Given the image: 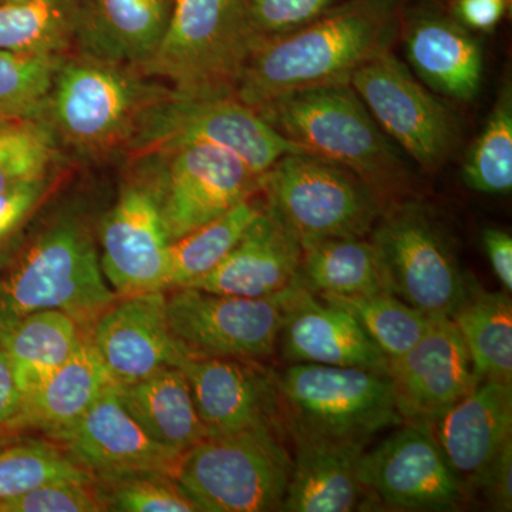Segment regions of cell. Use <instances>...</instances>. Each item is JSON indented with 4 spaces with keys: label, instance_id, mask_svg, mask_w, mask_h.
<instances>
[{
    "label": "cell",
    "instance_id": "6da1fadb",
    "mask_svg": "<svg viewBox=\"0 0 512 512\" xmlns=\"http://www.w3.org/2000/svg\"><path fill=\"white\" fill-rule=\"evenodd\" d=\"M399 0H349L309 25L256 43L235 87L259 107L296 90L349 84L362 64L389 50Z\"/></svg>",
    "mask_w": 512,
    "mask_h": 512
},
{
    "label": "cell",
    "instance_id": "7a4b0ae2",
    "mask_svg": "<svg viewBox=\"0 0 512 512\" xmlns=\"http://www.w3.org/2000/svg\"><path fill=\"white\" fill-rule=\"evenodd\" d=\"M256 111L308 153L348 168L379 197L406 181L407 168L397 147L350 83L296 90Z\"/></svg>",
    "mask_w": 512,
    "mask_h": 512
},
{
    "label": "cell",
    "instance_id": "3957f363",
    "mask_svg": "<svg viewBox=\"0 0 512 512\" xmlns=\"http://www.w3.org/2000/svg\"><path fill=\"white\" fill-rule=\"evenodd\" d=\"M119 299L104 281L89 232L59 221L0 276V332L30 313L60 311L89 333Z\"/></svg>",
    "mask_w": 512,
    "mask_h": 512
},
{
    "label": "cell",
    "instance_id": "277c9868",
    "mask_svg": "<svg viewBox=\"0 0 512 512\" xmlns=\"http://www.w3.org/2000/svg\"><path fill=\"white\" fill-rule=\"evenodd\" d=\"M205 144L234 154L261 177L284 156L308 153L235 94L167 90L143 111L128 150L137 158Z\"/></svg>",
    "mask_w": 512,
    "mask_h": 512
},
{
    "label": "cell",
    "instance_id": "5b68a950",
    "mask_svg": "<svg viewBox=\"0 0 512 512\" xmlns=\"http://www.w3.org/2000/svg\"><path fill=\"white\" fill-rule=\"evenodd\" d=\"M261 40L245 0H174L154 55L140 67L183 94H234Z\"/></svg>",
    "mask_w": 512,
    "mask_h": 512
},
{
    "label": "cell",
    "instance_id": "8992f818",
    "mask_svg": "<svg viewBox=\"0 0 512 512\" xmlns=\"http://www.w3.org/2000/svg\"><path fill=\"white\" fill-rule=\"evenodd\" d=\"M281 431L211 436L185 451L174 477L204 512L281 511L293 460Z\"/></svg>",
    "mask_w": 512,
    "mask_h": 512
},
{
    "label": "cell",
    "instance_id": "52a82bcc",
    "mask_svg": "<svg viewBox=\"0 0 512 512\" xmlns=\"http://www.w3.org/2000/svg\"><path fill=\"white\" fill-rule=\"evenodd\" d=\"M286 433L369 441L403 423L389 372L292 363L276 376Z\"/></svg>",
    "mask_w": 512,
    "mask_h": 512
},
{
    "label": "cell",
    "instance_id": "ba28073f",
    "mask_svg": "<svg viewBox=\"0 0 512 512\" xmlns=\"http://www.w3.org/2000/svg\"><path fill=\"white\" fill-rule=\"evenodd\" d=\"M272 214L301 245L365 238L382 215L372 188L342 165L312 153L288 154L261 175Z\"/></svg>",
    "mask_w": 512,
    "mask_h": 512
},
{
    "label": "cell",
    "instance_id": "9c48e42d",
    "mask_svg": "<svg viewBox=\"0 0 512 512\" xmlns=\"http://www.w3.org/2000/svg\"><path fill=\"white\" fill-rule=\"evenodd\" d=\"M384 291L430 318H448L467 298L473 279L461 269L450 238L416 202L383 211L372 232Z\"/></svg>",
    "mask_w": 512,
    "mask_h": 512
},
{
    "label": "cell",
    "instance_id": "30bf717a",
    "mask_svg": "<svg viewBox=\"0 0 512 512\" xmlns=\"http://www.w3.org/2000/svg\"><path fill=\"white\" fill-rule=\"evenodd\" d=\"M164 92L141 82L127 66L83 56L60 63L46 116L70 146L103 153L127 144L143 111Z\"/></svg>",
    "mask_w": 512,
    "mask_h": 512
},
{
    "label": "cell",
    "instance_id": "8fae6325",
    "mask_svg": "<svg viewBox=\"0 0 512 512\" xmlns=\"http://www.w3.org/2000/svg\"><path fill=\"white\" fill-rule=\"evenodd\" d=\"M350 86L386 136L424 170H439L456 150L453 113L390 50L362 64Z\"/></svg>",
    "mask_w": 512,
    "mask_h": 512
},
{
    "label": "cell",
    "instance_id": "7c38bea8",
    "mask_svg": "<svg viewBox=\"0 0 512 512\" xmlns=\"http://www.w3.org/2000/svg\"><path fill=\"white\" fill-rule=\"evenodd\" d=\"M170 242L217 220L261 190V177L222 148L195 144L144 157Z\"/></svg>",
    "mask_w": 512,
    "mask_h": 512
},
{
    "label": "cell",
    "instance_id": "4fadbf2b",
    "mask_svg": "<svg viewBox=\"0 0 512 512\" xmlns=\"http://www.w3.org/2000/svg\"><path fill=\"white\" fill-rule=\"evenodd\" d=\"M173 291L167 296L168 323L191 355L245 362L274 355L284 323L282 293L242 298L195 288Z\"/></svg>",
    "mask_w": 512,
    "mask_h": 512
},
{
    "label": "cell",
    "instance_id": "5bb4252c",
    "mask_svg": "<svg viewBox=\"0 0 512 512\" xmlns=\"http://www.w3.org/2000/svg\"><path fill=\"white\" fill-rule=\"evenodd\" d=\"M367 505L400 511H456L468 491L458 480L429 423H406L359 463Z\"/></svg>",
    "mask_w": 512,
    "mask_h": 512
},
{
    "label": "cell",
    "instance_id": "9a60e30c",
    "mask_svg": "<svg viewBox=\"0 0 512 512\" xmlns=\"http://www.w3.org/2000/svg\"><path fill=\"white\" fill-rule=\"evenodd\" d=\"M101 269L120 298L168 291L170 238L147 178L128 184L100 229Z\"/></svg>",
    "mask_w": 512,
    "mask_h": 512
},
{
    "label": "cell",
    "instance_id": "2e32d148",
    "mask_svg": "<svg viewBox=\"0 0 512 512\" xmlns=\"http://www.w3.org/2000/svg\"><path fill=\"white\" fill-rule=\"evenodd\" d=\"M101 483L143 474H171L181 456L156 443L107 387L83 416L52 434Z\"/></svg>",
    "mask_w": 512,
    "mask_h": 512
},
{
    "label": "cell",
    "instance_id": "e0dca14e",
    "mask_svg": "<svg viewBox=\"0 0 512 512\" xmlns=\"http://www.w3.org/2000/svg\"><path fill=\"white\" fill-rule=\"evenodd\" d=\"M208 437L254 429L286 431L276 375L255 362L185 353L178 363Z\"/></svg>",
    "mask_w": 512,
    "mask_h": 512
},
{
    "label": "cell",
    "instance_id": "ac0fdd59",
    "mask_svg": "<svg viewBox=\"0 0 512 512\" xmlns=\"http://www.w3.org/2000/svg\"><path fill=\"white\" fill-rule=\"evenodd\" d=\"M389 375L404 423H433L480 383L464 340L448 318H434L416 346L390 360Z\"/></svg>",
    "mask_w": 512,
    "mask_h": 512
},
{
    "label": "cell",
    "instance_id": "d6986e66",
    "mask_svg": "<svg viewBox=\"0 0 512 512\" xmlns=\"http://www.w3.org/2000/svg\"><path fill=\"white\" fill-rule=\"evenodd\" d=\"M87 336L116 384L177 367L187 353L171 332L164 292L123 296L94 322Z\"/></svg>",
    "mask_w": 512,
    "mask_h": 512
},
{
    "label": "cell",
    "instance_id": "ffe728a7",
    "mask_svg": "<svg viewBox=\"0 0 512 512\" xmlns=\"http://www.w3.org/2000/svg\"><path fill=\"white\" fill-rule=\"evenodd\" d=\"M281 296L284 323L278 348L286 362L389 372V360L352 313L323 301L301 278Z\"/></svg>",
    "mask_w": 512,
    "mask_h": 512
},
{
    "label": "cell",
    "instance_id": "44dd1931",
    "mask_svg": "<svg viewBox=\"0 0 512 512\" xmlns=\"http://www.w3.org/2000/svg\"><path fill=\"white\" fill-rule=\"evenodd\" d=\"M301 266V242L264 205L220 264L187 288L272 298L299 281Z\"/></svg>",
    "mask_w": 512,
    "mask_h": 512
},
{
    "label": "cell",
    "instance_id": "7402d4cb",
    "mask_svg": "<svg viewBox=\"0 0 512 512\" xmlns=\"http://www.w3.org/2000/svg\"><path fill=\"white\" fill-rule=\"evenodd\" d=\"M429 424L451 470L470 494L512 440V384L483 380Z\"/></svg>",
    "mask_w": 512,
    "mask_h": 512
},
{
    "label": "cell",
    "instance_id": "603a6c76",
    "mask_svg": "<svg viewBox=\"0 0 512 512\" xmlns=\"http://www.w3.org/2000/svg\"><path fill=\"white\" fill-rule=\"evenodd\" d=\"M73 40L83 56L138 67L156 52L170 19V0H70Z\"/></svg>",
    "mask_w": 512,
    "mask_h": 512
},
{
    "label": "cell",
    "instance_id": "cb8c5ba5",
    "mask_svg": "<svg viewBox=\"0 0 512 512\" xmlns=\"http://www.w3.org/2000/svg\"><path fill=\"white\" fill-rule=\"evenodd\" d=\"M291 437L295 457L281 511L350 512L366 507L367 495L359 478L365 441Z\"/></svg>",
    "mask_w": 512,
    "mask_h": 512
},
{
    "label": "cell",
    "instance_id": "d4e9b609",
    "mask_svg": "<svg viewBox=\"0 0 512 512\" xmlns=\"http://www.w3.org/2000/svg\"><path fill=\"white\" fill-rule=\"evenodd\" d=\"M410 66L433 92L458 101L476 99L484 76L480 42L456 19L413 16L404 32Z\"/></svg>",
    "mask_w": 512,
    "mask_h": 512
},
{
    "label": "cell",
    "instance_id": "484cf974",
    "mask_svg": "<svg viewBox=\"0 0 512 512\" xmlns=\"http://www.w3.org/2000/svg\"><path fill=\"white\" fill-rule=\"evenodd\" d=\"M113 383L86 335L62 366L26 394L8 429H39L52 436L83 416Z\"/></svg>",
    "mask_w": 512,
    "mask_h": 512
},
{
    "label": "cell",
    "instance_id": "4316f807",
    "mask_svg": "<svg viewBox=\"0 0 512 512\" xmlns=\"http://www.w3.org/2000/svg\"><path fill=\"white\" fill-rule=\"evenodd\" d=\"M117 392L148 436L178 456L207 439L190 384L178 367H165L138 382L117 384Z\"/></svg>",
    "mask_w": 512,
    "mask_h": 512
},
{
    "label": "cell",
    "instance_id": "83f0119b",
    "mask_svg": "<svg viewBox=\"0 0 512 512\" xmlns=\"http://www.w3.org/2000/svg\"><path fill=\"white\" fill-rule=\"evenodd\" d=\"M86 335L66 313L40 311L3 329L0 349L12 360L26 396L79 349Z\"/></svg>",
    "mask_w": 512,
    "mask_h": 512
},
{
    "label": "cell",
    "instance_id": "f1b7e54d",
    "mask_svg": "<svg viewBox=\"0 0 512 512\" xmlns=\"http://www.w3.org/2000/svg\"><path fill=\"white\" fill-rule=\"evenodd\" d=\"M480 379L512 384V303L507 292L471 285L451 316Z\"/></svg>",
    "mask_w": 512,
    "mask_h": 512
},
{
    "label": "cell",
    "instance_id": "f546056e",
    "mask_svg": "<svg viewBox=\"0 0 512 512\" xmlns=\"http://www.w3.org/2000/svg\"><path fill=\"white\" fill-rule=\"evenodd\" d=\"M301 279L315 295H369L384 291L372 241L332 238L302 247Z\"/></svg>",
    "mask_w": 512,
    "mask_h": 512
},
{
    "label": "cell",
    "instance_id": "4dcf8cb0",
    "mask_svg": "<svg viewBox=\"0 0 512 512\" xmlns=\"http://www.w3.org/2000/svg\"><path fill=\"white\" fill-rule=\"evenodd\" d=\"M264 205L254 197L239 202L217 220L208 222L170 244L168 291L187 288L210 274L234 248L245 229Z\"/></svg>",
    "mask_w": 512,
    "mask_h": 512
},
{
    "label": "cell",
    "instance_id": "1f68e13d",
    "mask_svg": "<svg viewBox=\"0 0 512 512\" xmlns=\"http://www.w3.org/2000/svg\"><path fill=\"white\" fill-rule=\"evenodd\" d=\"M318 296L352 313L389 362L416 346L434 319L389 292Z\"/></svg>",
    "mask_w": 512,
    "mask_h": 512
},
{
    "label": "cell",
    "instance_id": "d6a6232c",
    "mask_svg": "<svg viewBox=\"0 0 512 512\" xmlns=\"http://www.w3.org/2000/svg\"><path fill=\"white\" fill-rule=\"evenodd\" d=\"M70 40V0H22L0 5V50L60 55Z\"/></svg>",
    "mask_w": 512,
    "mask_h": 512
},
{
    "label": "cell",
    "instance_id": "836d02e7",
    "mask_svg": "<svg viewBox=\"0 0 512 512\" xmlns=\"http://www.w3.org/2000/svg\"><path fill=\"white\" fill-rule=\"evenodd\" d=\"M463 180L480 194L505 195L512 190V87L498 94L480 136L468 151Z\"/></svg>",
    "mask_w": 512,
    "mask_h": 512
},
{
    "label": "cell",
    "instance_id": "e575fe53",
    "mask_svg": "<svg viewBox=\"0 0 512 512\" xmlns=\"http://www.w3.org/2000/svg\"><path fill=\"white\" fill-rule=\"evenodd\" d=\"M60 63L59 55L0 50V117L45 119Z\"/></svg>",
    "mask_w": 512,
    "mask_h": 512
},
{
    "label": "cell",
    "instance_id": "d590c367",
    "mask_svg": "<svg viewBox=\"0 0 512 512\" xmlns=\"http://www.w3.org/2000/svg\"><path fill=\"white\" fill-rule=\"evenodd\" d=\"M86 468L52 444L29 441L0 448V500L18 497L53 481L94 483Z\"/></svg>",
    "mask_w": 512,
    "mask_h": 512
},
{
    "label": "cell",
    "instance_id": "8d00e7d4",
    "mask_svg": "<svg viewBox=\"0 0 512 512\" xmlns=\"http://www.w3.org/2000/svg\"><path fill=\"white\" fill-rule=\"evenodd\" d=\"M55 131L39 119L0 117V192L46 177Z\"/></svg>",
    "mask_w": 512,
    "mask_h": 512
},
{
    "label": "cell",
    "instance_id": "74e56055",
    "mask_svg": "<svg viewBox=\"0 0 512 512\" xmlns=\"http://www.w3.org/2000/svg\"><path fill=\"white\" fill-rule=\"evenodd\" d=\"M107 510L123 512H194L197 505L171 474H143L101 483Z\"/></svg>",
    "mask_w": 512,
    "mask_h": 512
},
{
    "label": "cell",
    "instance_id": "f35d334b",
    "mask_svg": "<svg viewBox=\"0 0 512 512\" xmlns=\"http://www.w3.org/2000/svg\"><path fill=\"white\" fill-rule=\"evenodd\" d=\"M94 483L53 481L18 497L0 500V512H99L107 510Z\"/></svg>",
    "mask_w": 512,
    "mask_h": 512
},
{
    "label": "cell",
    "instance_id": "ab89813d",
    "mask_svg": "<svg viewBox=\"0 0 512 512\" xmlns=\"http://www.w3.org/2000/svg\"><path fill=\"white\" fill-rule=\"evenodd\" d=\"M340 0H245L249 20L261 39L285 35L309 25Z\"/></svg>",
    "mask_w": 512,
    "mask_h": 512
},
{
    "label": "cell",
    "instance_id": "60d3db41",
    "mask_svg": "<svg viewBox=\"0 0 512 512\" xmlns=\"http://www.w3.org/2000/svg\"><path fill=\"white\" fill-rule=\"evenodd\" d=\"M47 191L46 177L0 192V248L23 227Z\"/></svg>",
    "mask_w": 512,
    "mask_h": 512
},
{
    "label": "cell",
    "instance_id": "b9f144b4",
    "mask_svg": "<svg viewBox=\"0 0 512 512\" xmlns=\"http://www.w3.org/2000/svg\"><path fill=\"white\" fill-rule=\"evenodd\" d=\"M476 490L483 491L491 510L510 512L512 510V440L485 468Z\"/></svg>",
    "mask_w": 512,
    "mask_h": 512
},
{
    "label": "cell",
    "instance_id": "7bdbcfd3",
    "mask_svg": "<svg viewBox=\"0 0 512 512\" xmlns=\"http://www.w3.org/2000/svg\"><path fill=\"white\" fill-rule=\"evenodd\" d=\"M508 0H456L453 5L458 23L468 30L491 32L507 12Z\"/></svg>",
    "mask_w": 512,
    "mask_h": 512
},
{
    "label": "cell",
    "instance_id": "ee69618b",
    "mask_svg": "<svg viewBox=\"0 0 512 512\" xmlns=\"http://www.w3.org/2000/svg\"><path fill=\"white\" fill-rule=\"evenodd\" d=\"M483 245L491 268L504 291H512V238L507 231L487 228L483 232Z\"/></svg>",
    "mask_w": 512,
    "mask_h": 512
},
{
    "label": "cell",
    "instance_id": "f6af8a7d",
    "mask_svg": "<svg viewBox=\"0 0 512 512\" xmlns=\"http://www.w3.org/2000/svg\"><path fill=\"white\" fill-rule=\"evenodd\" d=\"M22 387L18 373L9 356L0 349V429L12 423L23 404Z\"/></svg>",
    "mask_w": 512,
    "mask_h": 512
},
{
    "label": "cell",
    "instance_id": "bcb514c9",
    "mask_svg": "<svg viewBox=\"0 0 512 512\" xmlns=\"http://www.w3.org/2000/svg\"><path fill=\"white\" fill-rule=\"evenodd\" d=\"M3 3H9V2H22V0H2Z\"/></svg>",
    "mask_w": 512,
    "mask_h": 512
},
{
    "label": "cell",
    "instance_id": "7dc6e473",
    "mask_svg": "<svg viewBox=\"0 0 512 512\" xmlns=\"http://www.w3.org/2000/svg\"><path fill=\"white\" fill-rule=\"evenodd\" d=\"M3 444H5V441H3L2 437H0V448L3 447Z\"/></svg>",
    "mask_w": 512,
    "mask_h": 512
}]
</instances>
